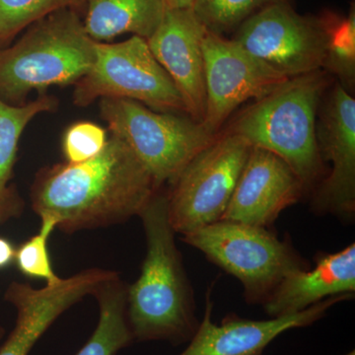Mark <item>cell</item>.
<instances>
[{
    "mask_svg": "<svg viewBox=\"0 0 355 355\" xmlns=\"http://www.w3.org/2000/svg\"><path fill=\"white\" fill-rule=\"evenodd\" d=\"M160 190L141 162L116 135L94 158L58 164L39 174L32 207L67 233L106 227L139 216Z\"/></svg>",
    "mask_w": 355,
    "mask_h": 355,
    "instance_id": "6da1fadb",
    "label": "cell"
},
{
    "mask_svg": "<svg viewBox=\"0 0 355 355\" xmlns=\"http://www.w3.org/2000/svg\"><path fill=\"white\" fill-rule=\"evenodd\" d=\"M139 217L146 254L139 279L127 288V316L133 338L174 345L190 342L200 321L193 286L168 216L167 193L156 191Z\"/></svg>",
    "mask_w": 355,
    "mask_h": 355,
    "instance_id": "7a4b0ae2",
    "label": "cell"
},
{
    "mask_svg": "<svg viewBox=\"0 0 355 355\" xmlns=\"http://www.w3.org/2000/svg\"><path fill=\"white\" fill-rule=\"evenodd\" d=\"M324 70L292 77L240 112L222 132L239 135L291 166L311 195L326 176L317 146L318 111L331 85Z\"/></svg>",
    "mask_w": 355,
    "mask_h": 355,
    "instance_id": "3957f363",
    "label": "cell"
},
{
    "mask_svg": "<svg viewBox=\"0 0 355 355\" xmlns=\"http://www.w3.org/2000/svg\"><path fill=\"white\" fill-rule=\"evenodd\" d=\"M97 42L74 8H64L30 26L13 46L0 50V99L25 104L32 91L76 84L90 71Z\"/></svg>",
    "mask_w": 355,
    "mask_h": 355,
    "instance_id": "277c9868",
    "label": "cell"
},
{
    "mask_svg": "<svg viewBox=\"0 0 355 355\" xmlns=\"http://www.w3.org/2000/svg\"><path fill=\"white\" fill-rule=\"evenodd\" d=\"M182 241L239 280L248 304L263 305L286 277L311 268L291 238L280 240L268 228L241 222H216Z\"/></svg>",
    "mask_w": 355,
    "mask_h": 355,
    "instance_id": "5b68a950",
    "label": "cell"
},
{
    "mask_svg": "<svg viewBox=\"0 0 355 355\" xmlns=\"http://www.w3.org/2000/svg\"><path fill=\"white\" fill-rule=\"evenodd\" d=\"M100 108L111 135L127 144L158 189L174 183L191 159L218 135L191 118L153 111L132 100L104 98Z\"/></svg>",
    "mask_w": 355,
    "mask_h": 355,
    "instance_id": "8992f818",
    "label": "cell"
},
{
    "mask_svg": "<svg viewBox=\"0 0 355 355\" xmlns=\"http://www.w3.org/2000/svg\"><path fill=\"white\" fill-rule=\"evenodd\" d=\"M251 149L239 135L221 132L191 159L167 193L175 232L190 234L222 220Z\"/></svg>",
    "mask_w": 355,
    "mask_h": 355,
    "instance_id": "52a82bcc",
    "label": "cell"
},
{
    "mask_svg": "<svg viewBox=\"0 0 355 355\" xmlns=\"http://www.w3.org/2000/svg\"><path fill=\"white\" fill-rule=\"evenodd\" d=\"M119 98L159 112L187 113L183 98L140 37L120 43H98L90 71L76 84L74 104L86 107L97 99Z\"/></svg>",
    "mask_w": 355,
    "mask_h": 355,
    "instance_id": "ba28073f",
    "label": "cell"
},
{
    "mask_svg": "<svg viewBox=\"0 0 355 355\" xmlns=\"http://www.w3.org/2000/svg\"><path fill=\"white\" fill-rule=\"evenodd\" d=\"M245 50L288 78L324 70L329 48L326 14L306 16L288 2L270 4L240 25Z\"/></svg>",
    "mask_w": 355,
    "mask_h": 355,
    "instance_id": "9c48e42d",
    "label": "cell"
},
{
    "mask_svg": "<svg viewBox=\"0 0 355 355\" xmlns=\"http://www.w3.org/2000/svg\"><path fill=\"white\" fill-rule=\"evenodd\" d=\"M205 60V113L202 125L211 135L240 105L260 100L288 80L236 42L207 30L202 43Z\"/></svg>",
    "mask_w": 355,
    "mask_h": 355,
    "instance_id": "30bf717a",
    "label": "cell"
},
{
    "mask_svg": "<svg viewBox=\"0 0 355 355\" xmlns=\"http://www.w3.org/2000/svg\"><path fill=\"white\" fill-rule=\"evenodd\" d=\"M320 156L331 164L311 193V210L352 221L355 216V99L336 81L324 93L318 111Z\"/></svg>",
    "mask_w": 355,
    "mask_h": 355,
    "instance_id": "8fae6325",
    "label": "cell"
},
{
    "mask_svg": "<svg viewBox=\"0 0 355 355\" xmlns=\"http://www.w3.org/2000/svg\"><path fill=\"white\" fill-rule=\"evenodd\" d=\"M212 287L214 284L205 294V313L198 330L179 355H263L268 345L282 334L311 326L326 316L333 306L354 298V295L334 296L295 314L261 321L231 313L217 324L212 322Z\"/></svg>",
    "mask_w": 355,
    "mask_h": 355,
    "instance_id": "7c38bea8",
    "label": "cell"
},
{
    "mask_svg": "<svg viewBox=\"0 0 355 355\" xmlns=\"http://www.w3.org/2000/svg\"><path fill=\"white\" fill-rule=\"evenodd\" d=\"M116 275L112 270L89 268L40 289L28 284H11L6 299L17 311V319L10 336L0 347V355H29L60 315L89 294L93 295L103 282Z\"/></svg>",
    "mask_w": 355,
    "mask_h": 355,
    "instance_id": "4fadbf2b",
    "label": "cell"
},
{
    "mask_svg": "<svg viewBox=\"0 0 355 355\" xmlns=\"http://www.w3.org/2000/svg\"><path fill=\"white\" fill-rule=\"evenodd\" d=\"M304 196L302 182L284 159L252 146L222 220L270 228Z\"/></svg>",
    "mask_w": 355,
    "mask_h": 355,
    "instance_id": "5bb4252c",
    "label": "cell"
},
{
    "mask_svg": "<svg viewBox=\"0 0 355 355\" xmlns=\"http://www.w3.org/2000/svg\"><path fill=\"white\" fill-rule=\"evenodd\" d=\"M207 28L191 7L167 9L158 29L146 40L151 53L183 98L187 114L202 123L205 113L202 43Z\"/></svg>",
    "mask_w": 355,
    "mask_h": 355,
    "instance_id": "9a60e30c",
    "label": "cell"
},
{
    "mask_svg": "<svg viewBox=\"0 0 355 355\" xmlns=\"http://www.w3.org/2000/svg\"><path fill=\"white\" fill-rule=\"evenodd\" d=\"M355 293V244L335 253H318L315 266L289 275L263 303L270 318L295 314L334 296Z\"/></svg>",
    "mask_w": 355,
    "mask_h": 355,
    "instance_id": "2e32d148",
    "label": "cell"
},
{
    "mask_svg": "<svg viewBox=\"0 0 355 355\" xmlns=\"http://www.w3.org/2000/svg\"><path fill=\"white\" fill-rule=\"evenodd\" d=\"M83 26L91 39L105 43L121 35L148 40L164 18V0H84Z\"/></svg>",
    "mask_w": 355,
    "mask_h": 355,
    "instance_id": "e0dca14e",
    "label": "cell"
},
{
    "mask_svg": "<svg viewBox=\"0 0 355 355\" xmlns=\"http://www.w3.org/2000/svg\"><path fill=\"white\" fill-rule=\"evenodd\" d=\"M127 288L118 275L96 289L99 322L76 355H116L135 340L128 321Z\"/></svg>",
    "mask_w": 355,
    "mask_h": 355,
    "instance_id": "ac0fdd59",
    "label": "cell"
},
{
    "mask_svg": "<svg viewBox=\"0 0 355 355\" xmlns=\"http://www.w3.org/2000/svg\"><path fill=\"white\" fill-rule=\"evenodd\" d=\"M57 102L44 94L23 105H11L0 99V209L19 214V200L14 197L8 182L12 176L21 135L35 116L55 109Z\"/></svg>",
    "mask_w": 355,
    "mask_h": 355,
    "instance_id": "d6986e66",
    "label": "cell"
},
{
    "mask_svg": "<svg viewBox=\"0 0 355 355\" xmlns=\"http://www.w3.org/2000/svg\"><path fill=\"white\" fill-rule=\"evenodd\" d=\"M329 48L324 71L338 78V83L352 93L355 81V14L350 9L347 17L326 13Z\"/></svg>",
    "mask_w": 355,
    "mask_h": 355,
    "instance_id": "ffe728a7",
    "label": "cell"
},
{
    "mask_svg": "<svg viewBox=\"0 0 355 355\" xmlns=\"http://www.w3.org/2000/svg\"><path fill=\"white\" fill-rule=\"evenodd\" d=\"M291 0H196L191 9L209 31L221 35L238 29L261 9Z\"/></svg>",
    "mask_w": 355,
    "mask_h": 355,
    "instance_id": "44dd1931",
    "label": "cell"
},
{
    "mask_svg": "<svg viewBox=\"0 0 355 355\" xmlns=\"http://www.w3.org/2000/svg\"><path fill=\"white\" fill-rule=\"evenodd\" d=\"M83 3L84 0H0V46L46 16Z\"/></svg>",
    "mask_w": 355,
    "mask_h": 355,
    "instance_id": "7402d4cb",
    "label": "cell"
},
{
    "mask_svg": "<svg viewBox=\"0 0 355 355\" xmlns=\"http://www.w3.org/2000/svg\"><path fill=\"white\" fill-rule=\"evenodd\" d=\"M40 217L42 223L39 232L21 245L16 251L15 261L20 272L26 277L43 279L46 284H53L62 279L53 272L48 248L49 240L58 223L53 216Z\"/></svg>",
    "mask_w": 355,
    "mask_h": 355,
    "instance_id": "603a6c76",
    "label": "cell"
},
{
    "mask_svg": "<svg viewBox=\"0 0 355 355\" xmlns=\"http://www.w3.org/2000/svg\"><path fill=\"white\" fill-rule=\"evenodd\" d=\"M107 130L91 121H79L67 128L62 148L67 163L79 164L94 158L108 142Z\"/></svg>",
    "mask_w": 355,
    "mask_h": 355,
    "instance_id": "cb8c5ba5",
    "label": "cell"
},
{
    "mask_svg": "<svg viewBox=\"0 0 355 355\" xmlns=\"http://www.w3.org/2000/svg\"><path fill=\"white\" fill-rule=\"evenodd\" d=\"M16 251L8 240L0 238V270L6 268L15 260Z\"/></svg>",
    "mask_w": 355,
    "mask_h": 355,
    "instance_id": "d4e9b609",
    "label": "cell"
},
{
    "mask_svg": "<svg viewBox=\"0 0 355 355\" xmlns=\"http://www.w3.org/2000/svg\"><path fill=\"white\" fill-rule=\"evenodd\" d=\"M195 1L196 0H164V3L167 9H183L190 8Z\"/></svg>",
    "mask_w": 355,
    "mask_h": 355,
    "instance_id": "484cf974",
    "label": "cell"
},
{
    "mask_svg": "<svg viewBox=\"0 0 355 355\" xmlns=\"http://www.w3.org/2000/svg\"><path fill=\"white\" fill-rule=\"evenodd\" d=\"M16 212L11 211V210L0 209V222L6 220L9 217L17 216Z\"/></svg>",
    "mask_w": 355,
    "mask_h": 355,
    "instance_id": "4316f807",
    "label": "cell"
},
{
    "mask_svg": "<svg viewBox=\"0 0 355 355\" xmlns=\"http://www.w3.org/2000/svg\"><path fill=\"white\" fill-rule=\"evenodd\" d=\"M4 333H6V331H4V329L0 327V340H1L2 338H3Z\"/></svg>",
    "mask_w": 355,
    "mask_h": 355,
    "instance_id": "83f0119b",
    "label": "cell"
},
{
    "mask_svg": "<svg viewBox=\"0 0 355 355\" xmlns=\"http://www.w3.org/2000/svg\"><path fill=\"white\" fill-rule=\"evenodd\" d=\"M345 355H355V352L354 350H352V352H349V354Z\"/></svg>",
    "mask_w": 355,
    "mask_h": 355,
    "instance_id": "f1b7e54d",
    "label": "cell"
}]
</instances>
